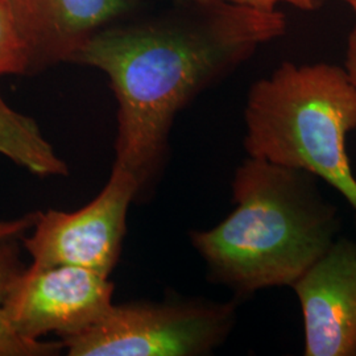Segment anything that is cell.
Segmentation results:
<instances>
[{
    "label": "cell",
    "mask_w": 356,
    "mask_h": 356,
    "mask_svg": "<svg viewBox=\"0 0 356 356\" xmlns=\"http://www.w3.org/2000/svg\"><path fill=\"white\" fill-rule=\"evenodd\" d=\"M29 56V74L73 63L83 45L136 11L139 0H6Z\"/></svg>",
    "instance_id": "8"
},
{
    "label": "cell",
    "mask_w": 356,
    "mask_h": 356,
    "mask_svg": "<svg viewBox=\"0 0 356 356\" xmlns=\"http://www.w3.org/2000/svg\"><path fill=\"white\" fill-rule=\"evenodd\" d=\"M38 213H29L26 216L10 219V220H0V244L11 242V241H19L26 236V232L33 229Z\"/></svg>",
    "instance_id": "13"
},
{
    "label": "cell",
    "mask_w": 356,
    "mask_h": 356,
    "mask_svg": "<svg viewBox=\"0 0 356 356\" xmlns=\"http://www.w3.org/2000/svg\"><path fill=\"white\" fill-rule=\"evenodd\" d=\"M0 154L8 157L31 173L48 177L67 175V166L48 140L36 122L15 111L0 95Z\"/></svg>",
    "instance_id": "9"
},
{
    "label": "cell",
    "mask_w": 356,
    "mask_h": 356,
    "mask_svg": "<svg viewBox=\"0 0 356 356\" xmlns=\"http://www.w3.org/2000/svg\"><path fill=\"white\" fill-rule=\"evenodd\" d=\"M176 3H234V4H243L251 6L263 10H277L280 4H288L296 7L302 11H314L323 0H172ZM344 1V0H342Z\"/></svg>",
    "instance_id": "12"
},
{
    "label": "cell",
    "mask_w": 356,
    "mask_h": 356,
    "mask_svg": "<svg viewBox=\"0 0 356 356\" xmlns=\"http://www.w3.org/2000/svg\"><path fill=\"white\" fill-rule=\"evenodd\" d=\"M305 356H356V243L338 238L292 285Z\"/></svg>",
    "instance_id": "7"
},
{
    "label": "cell",
    "mask_w": 356,
    "mask_h": 356,
    "mask_svg": "<svg viewBox=\"0 0 356 356\" xmlns=\"http://www.w3.org/2000/svg\"><path fill=\"white\" fill-rule=\"evenodd\" d=\"M235 209L191 243L210 279L238 297L292 288L339 238L341 216L318 177L248 157L232 181Z\"/></svg>",
    "instance_id": "2"
},
{
    "label": "cell",
    "mask_w": 356,
    "mask_h": 356,
    "mask_svg": "<svg viewBox=\"0 0 356 356\" xmlns=\"http://www.w3.org/2000/svg\"><path fill=\"white\" fill-rule=\"evenodd\" d=\"M355 229H356V223H355Z\"/></svg>",
    "instance_id": "16"
},
{
    "label": "cell",
    "mask_w": 356,
    "mask_h": 356,
    "mask_svg": "<svg viewBox=\"0 0 356 356\" xmlns=\"http://www.w3.org/2000/svg\"><path fill=\"white\" fill-rule=\"evenodd\" d=\"M244 123L248 157L314 175L356 213L347 153V136L356 129V89L344 67L282 63L251 86Z\"/></svg>",
    "instance_id": "3"
},
{
    "label": "cell",
    "mask_w": 356,
    "mask_h": 356,
    "mask_svg": "<svg viewBox=\"0 0 356 356\" xmlns=\"http://www.w3.org/2000/svg\"><path fill=\"white\" fill-rule=\"evenodd\" d=\"M140 191L135 176L115 164L102 191L82 209L38 211L33 232L23 236L31 266L86 268L110 276L120 254L128 207Z\"/></svg>",
    "instance_id": "5"
},
{
    "label": "cell",
    "mask_w": 356,
    "mask_h": 356,
    "mask_svg": "<svg viewBox=\"0 0 356 356\" xmlns=\"http://www.w3.org/2000/svg\"><path fill=\"white\" fill-rule=\"evenodd\" d=\"M235 319V302L113 305L95 325L63 343L70 356L209 355L227 339Z\"/></svg>",
    "instance_id": "4"
},
{
    "label": "cell",
    "mask_w": 356,
    "mask_h": 356,
    "mask_svg": "<svg viewBox=\"0 0 356 356\" xmlns=\"http://www.w3.org/2000/svg\"><path fill=\"white\" fill-rule=\"evenodd\" d=\"M344 3H347L353 8V11L356 13V0H344Z\"/></svg>",
    "instance_id": "15"
},
{
    "label": "cell",
    "mask_w": 356,
    "mask_h": 356,
    "mask_svg": "<svg viewBox=\"0 0 356 356\" xmlns=\"http://www.w3.org/2000/svg\"><path fill=\"white\" fill-rule=\"evenodd\" d=\"M17 241L0 244V356H51L64 350L61 342L31 341L20 337L4 316V301L15 279L24 270Z\"/></svg>",
    "instance_id": "10"
},
{
    "label": "cell",
    "mask_w": 356,
    "mask_h": 356,
    "mask_svg": "<svg viewBox=\"0 0 356 356\" xmlns=\"http://www.w3.org/2000/svg\"><path fill=\"white\" fill-rule=\"evenodd\" d=\"M343 67L356 89V24L353 26V29L347 38Z\"/></svg>",
    "instance_id": "14"
},
{
    "label": "cell",
    "mask_w": 356,
    "mask_h": 356,
    "mask_svg": "<svg viewBox=\"0 0 356 356\" xmlns=\"http://www.w3.org/2000/svg\"><path fill=\"white\" fill-rule=\"evenodd\" d=\"M134 15V13H132ZM95 33L73 64L108 76L118 102L116 165L143 189L161 165L176 115L286 32V16L234 3H176Z\"/></svg>",
    "instance_id": "1"
},
{
    "label": "cell",
    "mask_w": 356,
    "mask_h": 356,
    "mask_svg": "<svg viewBox=\"0 0 356 356\" xmlns=\"http://www.w3.org/2000/svg\"><path fill=\"white\" fill-rule=\"evenodd\" d=\"M29 74V56L6 0H0V76Z\"/></svg>",
    "instance_id": "11"
},
{
    "label": "cell",
    "mask_w": 356,
    "mask_h": 356,
    "mask_svg": "<svg viewBox=\"0 0 356 356\" xmlns=\"http://www.w3.org/2000/svg\"><path fill=\"white\" fill-rule=\"evenodd\" d=\"M108 276L86 268H24L4 301V316L20 337L38 341L47 334L61 339L88 330L113 304Z\"/></svg>",
    "instance_id": "6"
}]
</instances>
